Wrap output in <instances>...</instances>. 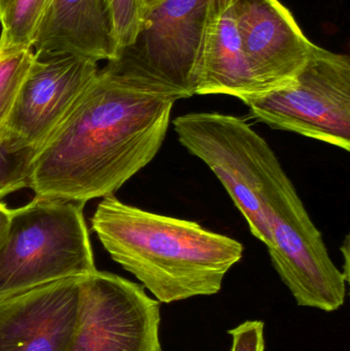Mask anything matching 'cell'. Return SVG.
I'll return each mask as SVG.
<instances>
[{"mask_svg": "<svg viewBox=\"0 0 350 351\" xmlns=\"http://www.w3.org/2000/svg\"><path fill=\"white\" fill-rule=\"evenodd\" d=\"M174 104L99 69L37 152L29 188L35 196L84 204L114 195L160 152Z\"/></svg>", "mask_w": 350, "mask_h": 351, "instance_id": "cell-1", "label": "cell"}, {"mask_svg": "<svg viewBox=\"0 0 350 351\" xmlns=\"http://www.w3.org/2000/svg\"><path fill=\"white\" fill-rule=\"evenodd\" d=\"M92 228L109 255L164 304L221 291L244 245L199 223L103 197Z\"/></svg>", "mask_w": 350, "mask_h": 351, "instance_id": "cell-2", "label": "cell"}, {"mask_svg": "<svg viewBox=\"0 0 350 351\" xmlns=\"http://www.w3.org/2000/svg\"><path fill=\"white\" fill-rule=\"evenodd\" d=\"M84 208L79 202L35 196L10 208L0 249V301L97 271Z\"/></svg>", "mask_w": 350, "mask_h": 351, "instance_id": "cell-3", "label": "cell"}, {"mask_svg": "<svg viewBox=\"0 0 350 351\" xmlns=\"http://www.w3.org/2000/svg\"><path fill=\"white\" fill-rule=\"evenodd\" d=\"M173 125L181 145L209 167L251 233L268 247L269 192L283 167L266 140L245 119L218 112L187 113Z\"/></svg>", "mask_w": 350, "mask_h": 351, "instance_id": "cell-4", "label": "cell"}, {"mask_svg": "<svg viewBox=\"0 0 350 351\" xmlns=\"http://www.w3.org/2000/svg\"><path fill=\"white\" fill-rule=\"evenodd\" d=\"M212 0H164L144 10L137 36L104 69L177 102L197 95L201 47Z\"/></svg>", "mask_w": 350, "mask_h": 351, "instance_id": "cell-5", "label": "cell"}, {"mask_svg": "<svg viewBox=\"0 0 350 351\" xmlns=\"http://www.w3.org/2000/svg\"><path fill=\"white\" fill-rule=\"evenodd\" d=\"M253 119L350 150V58L314 45L294 82L247 101Z\"/></svg>", "mask_w": 350, "mask_h": 351, "instance_id": "cell-6", "label": "cell"}, {"mask_svg": "<svg viewBox=\"0 0 350 351\" xmlns=\"http://www.w3.org/2000/svg\"><path fill=\"white\" fill-rule=\"evenodd\" d=\"M267 247L273 267L299 306L332 313L345 304L347 282L329 255L295 186L281 169L268 196Z\"/></svg>", "mask_w": 350, "mask_h": 351, "instance_id": "cell-7", "label": "cell"}, {"mask_svg": "<svg viewBox=\"0 0 350 351\" xmlns=\"http://www.w3.org/2000/svg\"><path fill=\"white\" fill-rule=\"evenodd\" d=\"M160 303L110 272L84 276L79 317L67 351H162Z\"/></svg>", "mask_w": 350, "mask_h": 351, "instance_id": "cell-8", "label": "cell"}, {"mask_svg": "<svg viewBox=\"0 0 350 351\" xmlns=\"http://www.w3.org/2000/svg\"><path fill=\"white\" fill-rule=\"evenodd\" d=\"M98 71V63L88 58L36 57L18 93L8 139L38 152L73 110Z\"/></svg>", "mask_w": 350, "mask_h": 351, "instance_id": "cell-9", "label": "cell"}, {"mask_svg": "<svg viewBox=\"0 0 350 351\" xmlns=\"http://www.w3.org/2000/svg\"><path fill=\"white\" fill-rule=\"evenodd\" d=\"M234 12L259 96L291 84L314 47L293 14L279 0H234Z\"/></svg>", "mask_w": 350, "mask_h": 351, "instance_id": "cell-10", "label": "cell"}, {"mask_svg": "<svg viewBox=\"0 0 350 351\" xmlns=\"http://www.w3.org/2000/svg\"><path fill=\"white\" fill-rule=\"evenodd\" d=\"M82 280H57L0 301V351H67L77 327Z\"/></svg>", "mask_w": 350, "mask_h": 351, "instance_id": "cell-11", "label": "cell"}, {"mask_svg": "<svg viewBox=\"0 0 350 351\" xmlns=\"http://www.w3.org/2000/svg\"><path fill=\"white\" fill-rule=\"evenodd\" d=\"M32 49L38 59L65 55L97 63L116 59L104 0H49Z\"/></svg>", "mask_w": 350, "mask_h": 351, "instance_id": "cell-12", "label": "cell"}, {"mask_svg": "<svg viewBox=\"0 0 350 351\" xmlns=\"http://www.w3.org/2000/svg\"><path fill=\"white\" fill-rule=\"evenodd\" d=\"M197 95H227L246 103L259 96L247 63L234 0H212L201 47Z\"/></svg>", "mask_w": 350, "mask_h": 351, "instance_id": "cell-13", "label": "cell"}, {"mask_svg": "<svg viewBox=\"0 0 350 351\" xmlns=\"http://www.w3.org/2000/svg\"><path fill=\"white\" fill-rule=\"evenodd\" d=\"M49 0H12L1 23L0 51L31 49Z\"/></svg>", "mask_w": 350, "mask_h": 351, "instance_id": "cell-14", "label": "cell"}, {"mask_svg": "<svg viewBox=\"0 0 350 351\" xmlns=\"http://www.w3.org/2000/svg\"><path fill=\"white\" fill-rule=\"evenodd\" d=\"M35 60L32 49L0 51V143L8 139V125L18 93Z\"/></svg>", "mask_w": 350, "mask_h": 351, "instance_id": "cell-15", "label": "cell"}, {"mask_svg": "<svg viewBox=\"0 0 350 351\" xmlns=\"http://www.w3.org/2000/svg\"><path fill=\"white\" fill-rule=\"evenodd\" d=\"M37 150L6 139L0 143V200L30 187L32 165Z\"/></svg>", "mask_w": 350, "mask_h": 351, "instance_id": "cell-16", "label": "cell"}, {"mask_svg": "<svg viewBox=\"0 0 350 351\" xmlns=\"http://www.w3.org/2000/svg\"><path fill=\"white\" fill-rule=\"evenodd\" d=\"M104 3L118 56L121 49L135 40L143 18L144 6L141 0H104Z\"/></svg>", "mask_w": 350, "mask_h": 351, "instance_id": "cell-17", "label": "cell"}, {"mask_svg": "<svg viewBox=\"0 0 350 351\" xmlns=\"http://www.w3.org/2000/svg\"><path fill=\"white\" fill-rule=\"evenodd\" d=\"M232 335L230 351H264V323L247 321L228 331Z\"/></svg>", "mask_w": 350, "mask_h": 351, "instance_id": "cell-18", "label": "cell"}, {"mask_svg": "<svg viewBox=\"0 0 350 351\" xmlns=\"http://www.w3.org/2000/svg\"><path fill=\"white\" fill-rule=\"evenodd\" d=\"M10 208L5 204L0 202V249L3 245L10 225Z\"/></svg>", "mask_w": 350, "mask_h": 351, "instance_id": "cell-19", "label": "cell"}, {"mask_svg": "<svg viewBox=\"0 0 350 351\" xmlns=\"http://www.w3.org/2000/svg\"><path fill=\"white\" fill-rule=\"evenodd\" d=\"M12 0H0V21L3 19L8 6L12 3Z\"/></svg>", "mask_w": 350, "mask_h": 351, "instance_id": "cell-20", "label": "cell"}, {"mask_svg": "<svg viewBox=\"0 0 350 351\" xmlns=\"http://www.w3.org/2000/svg\"><path fill=\"white\" fill-rule=\"evenodd\" d=\"M162 1H164V0H141L142 4L144 6V10L154 8V6L158 5Z\"/></svg>", "mask_w": 350, "mask_h": 351, "instance_id": "cell-21", "label": "cell"}]
</instances>
